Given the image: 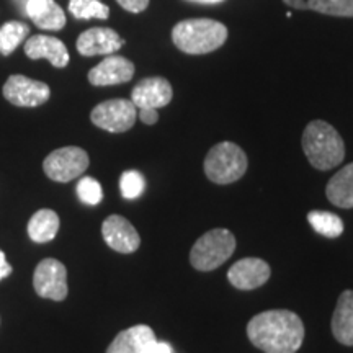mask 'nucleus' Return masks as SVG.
<instances>
[{
    "label": "nucleus",
    "instance_id": "obj_1",
    "mask_svg": "<svg viewBox=\"0 0 353 353\" xmlns=\"http://www.w3.org/2000/svg\"><path fill=\"white\" fill-rule=\"evenodd\" d=\"M247 337L265 353H296L304 341V324L296 312L272 309L249 321Z\"/></svg>",
    "mask_w": 353,
    "mask_h": 353
},
{
    "label": "nucleus",
    "instance_id": "obj_2",
    "mask_svg": "<svg viewBox=\"0 0 353 353\" xmlns=\"http://www.w3.org/2000/svg\"><path fill=\"white\" fill-rule=\"evenodd\" d=\"M303 151L317 170H330L341 165L345 159V144L334 126L314 120L303 132Z\"/></svg>",
    "mask_w": 353,
    "mask_h": 353
},
{
    "label": "nucleus",
    "instance_id": "obj_3",
    "mask_svg": "<svg viewBox=\"0 0 353 353\" xmlns=\"http://www.w3.org/2000/svg\"><path fill=\"white\" fill-rule=\"evenodd\" d=\"M172 39L187 54H208L226 43L228 28L221 21L210 19L183 20L174 26Z\"/></svg>",
    "mask_w": 353,
    "mask_h": 353
},
{
    "label": "nucleus",
    "instance_id": "obj_4",
    "mask_svg": "<svg viewBox=\"0 0 353 353\" xmlns=\"http://www.w3.org/2000/svg\"><path fill=\"white\" fill-rule=\"evenodd\" d=\"M236 250V237L224 228L211 229L203 234L192 247L190 263L200 272H211L219 268Z\"/></svg>",
    "mask_w": 353,
    "mask_h": 353
},
{
    "label": "nucleus",
    "instance_id": "obj_5",
    "mask_svg": "<svg viewBox=\"0 0 353 353\" xmlns=\"http://www.w3.org/2000/svg\"><path fill=\"white\" fill-rule=\"evenodd\" d=\"M247 170V156L237 144L219 143L205 159V174L216 185H229L242 179Z\"/></svg>",
    "mask_w": 353,
    "mask_h": 353
},
{
    "label": "nucleus",
    "instance_id": "obj_6",
    "mask_svg": "<svg viewBox=\"0 0 353 353\" xmlns=\"http://www.w3.org/2000/svg\"><path fill=\"white\" fill-rule=\"evenodd\" d=\"M88 154L77 145H65L56 149L44 159V174L51 180L61 183H68L70 180L81 176L88 169Z\"/></svg>",
    "mask_w": 353,
    "mask_h": 353
},
{
    "label": "nucleus",
    "instance_id": "obj_7",
    "mask_svg": "<svg viewBox=\"0 0 353 353\" xmlns=\"http://www.w3.org/2000/svg\"><path fill=\"white\" fill-rule=\"evenodd\" d=\"M136 118H138V108L131 100L125 99L101 101L90 113L92 123L108 132H125L131 130Z\"/></svg>",
    "mask_w": 353,
    "mask_h": 353
},
{
    "label": "nucleus",
    "instance_id": "obj_8",
    "mask_svg": "<svg viewBox=\"0 0 353 353\" xmlns=\"http://www.w3.org/2000/svg\"><path fill=\"white\" fill-rule=\"evenodd\" d=\"M33 286L39 298L64 301L69 293L65 265L56 259L41 260L34 268Z\"/></svg>",
    "mask_w": 353,
    "mask_h": 353
},
{
    "label": "nucleus",
    "instance_id": "obj_9",
    "mask_svg": "<svg viewBox=\"0 0 353 353\" xmlns=\"http://www.w3.org/2000/svg\"><path fill=\"white\" fill-rule=\"evenodd\" d=\"M2 92L7 101L21 108L39 107L46 103L51 97V88L48 87V83L33 81L20 74L8 77Z\"/></svg>",
    "mask_w": 353,
    "mask_h": 353
},
{
    "label": "nucleus",
    "instance_id": "obj_10",
    "mask_svg": "<svg viewBox=\"0 0 353 353\" xmlns=\"http://www.w3.org/2000/svg\"><path fill=\"white\" fill-rule=\"evenodd\" d=\"M101 236L110 249L120 254H132L139 249L141 237L134 226L120 214H112L101 224Z\"/></svg>",
    "mask_w": 353,
    "mask_h": 353
},
{
    "label": "nucleus",
    "instance_id": "obj_11",
    "mask_svg": "<svg viewBox=\"0 0 353 353\" xmlns=\"http://www.w3.org/2000/svg\"><path fill=\"white\" fill-rule=\"evenodd\" d=\"M270 265L262 259L247 257L236 262L229 268L228 280L234 288L249 291L260 288L270 278Z\"/></svg>",
    "mask_w": 353,
    "mask_h": 353
},
{
    "label": "nucleus",
    "instance_id": "obj_12",
    "mask_svg": "<svg viewBox=\"0 0 353 353\" xmlns=\"http://www.w3.org/2000/svg\"><path fill=\"white\" fill-rule=\"evenodd\" d=\"M134 76V64L123 56L110 54L88 72V82L95 87L118 85L130 82Z\"/></svg>",
    "mask_w": 353,
    "mask_h": 353
},
{
    "label": "nucleus",
    "instance_id": "obj_13",
    "mask_svg": "<svg viewBox=\"0 0 353 353\" xmlns=\"http://www.w3.org/2000/svg\"><path fill=\"white\" fill-rule=\"evenodd\" d=\"M125 44L120 34L112 28H90L85 30L81 37L77 38V51L82 56H110L113 52L120 51Z\"/></svg>",
    "mask_w": 353,
    "mask_h": 353
},
{
    "label": "nucleus",
    "instance_id": "obj_14",
    "mask_svg": "<svg viewBox=\"0 0 353 353\" xmlns=\"http://www.w3.org/2000/svg\"><path fill=\"white\" fill-rule=\"evenodd\" d=\"M172 85L164 77H148L138 82L131 92V101L136 108H162L170 103Z\"/></svg>",
    "mask_w": 353,
    "mask_h": 353
},
{
    "label": "nucleus",
    "instance_id": "obj_15",
    "mask_svg": "<svg viewBox=\"0 0 353 353\" xmlns=\"http://www.w3.org/2000/svg\"><path fill=\"white\" fill-rule=\"evenodd\" d=\"M25 54L30 59H48L57 69H63L69 64L70 57L65 44L54 37L34 34L25 41Z\"/></svg>",
    "mask_w": 353,
    "mask_h": 353
},
{
    "label": "nucleus",
    "instance_id": "obj_16",
    "mask_svg": "<svg viewBox=\"0 0 353 353\" xmlns=\"http://www.w3.org/2000/svg\"><path fill=\"white\" fill-rule=\"evenodd\" d=\"M156 341V334L149 325H132L114 337L107 353H149Z\"/></svg>",
    "mask_w": 353,
    "mask_h": 353
},
{
    "label": "nucleus",
    "instance_id": "obj_17",
    "mask_svg": "<svg viewBox=\"0 0 353 353\" xmlns=\"http://www.w3.org/2000/svg\"><path fill=\"white\" fill-rule=\"evenodd\" d=\"M25 17L38 28L48 32H59L65 26V13L54 0H30L26 3Z\"/></svg>",
    "mask_w": 353,
    "mask_h": 353
},
{
    "label": "nucleus",
    "instance_id": "obj_18",
    "mask_svg": "<svg viewBox=\"0 0 353 353\" xmlns=\"http://www.w3.org/2000/svg\"><path fill=\"white\" fill-rule=\"evenodd\" d=\"M332 334L342 345L353 347V290L342 291L332 314Z\"/></svg>",
    "mask_w": 353,
    "mask_h": 353
},
{
    "label": "nucleus",
    "instance_id": "obj_19",
    "mask_svg": "<svg viewBox=\"0 0 353 353\" xmlns=\"http://www.w3.org/2000/svg\"><path fill=\"white\" fill-rule=\"evenodd\" d=\"M325 195L339 208H353V162L339 170L325 187Z\"/></svg>",
    "mask_w": 353,
    "mask_h": 353
},
{
    "label": "nucleus",
    "instance_id": "obj_20",
    "mask_svg": "<svg viewBox=\"0 0 353 353\" xmlns=\"http://www.w3.org/2000/svg\"><path fill=\"white\" fill-rule=\"evenodd\" d=\"M59 231V216L52 210H39L28 223V236L37 244L50 242Z\"/></svg>",
    "mask_w": 353,
    "mask_h": 353
},
{
    "label": "nucleus",
    "instance_id": "obj_21",
    "mask_svg": "<svg viewBox=\"0 0 353 353\" xmlns=\"http://www.w3.org/2000/svg\"><path fill=\"white\" fill-rule=\"evenodd\" d=\"M30 28L21 21H7L0 26V52L10 56L21 43L28 38Z\"/></svg>",
    "mask_w": 353,
    "mask_h": 353
},
{
    "label": "nucleus",
    "instance_id": "obj_22",
    "mask_svg": "<svg viewBox=\"0 0 353 353\" xmlns=\"http://www.w3.org/2000/svg\"><path fill=\"white\" fill-rule=\"evenodd\" d=\"M307 221L317 234L329 239H335L343 232V221L329 211H311L307 214Z\"/></svg>",
    "mask_w": 353,
    "mask_h": 353
},
{
    "label": "nucleus",
    "instance_id": "obj_23",
    "mask_svg": "<svg viewBox=\"0 0 353 353\" xmlns=\"http://www.w3.org/2000/svg\"><path fill=\"white\" fill-rule=\"evenodd\" d=\"M69 12L77 20H107L110 8L101 0H69Z\"/></svg>",
    "mask_w": 353,
    "mask_h": 353
},
{
    "label": "nucleus",
    "instance_id": "obj_24",
    "mask_svg": "<svg viewBox=\"0 0 353 353\" xmlns=\"http://www.w3.org/2000/svg\"><path fill=\"white\" fill-rule=\"evenodd\" d=\"M307 8L322 15L353 17V0H306Z\"/></svg>",
    "mask_w": 353,
    "mask_h": 353
},
{
    "label": "nucleus",
    "instance_id": "obj_25",
    "mask_svg": "<svg viewBox=\"0 0 353 353\" xmlns=\"http://www.w3.org/2000/svg\"><path fill=\"white\" fill-rule=\"evenodd\" d=\"M120 190L125 200H136L144 193L145 179L138 170L123 172L120 179Z\"/></svg>",
    "mask_w": 353,
    "mask_h": 353
},
{
    "label": "nucleus",
    "instance_id": "obj_26",
    "mask_svg": "<svg viewBox=\"0 0 353 353\" xmlns=\"http://www.w3.org/2000/svg\"><path fill=\"white\" fill-rule=\"evenodd\" d=\"M77 195L82 203L95 206L103 200V190H101L99 180L92 179V176H82L77 183Z\"/></svg>",
    "mask_w": 353,
    "mask_h": 353
},
{
    "label": "nucleus",
    "instance_id": "obj_27",
    "mask_svg": "<svg viewBox=\"0 0 353 353\" xmlns=\"http://www.w3.org/2000/svg\"><path fill=\"white\" fill-rule=\"evenodd\" d=\"M118 6L125 8L126 12L131 13H141L144 12L149 6V0H117Z\"/></svg>",
    "mask_w": 353,
    "mask_h": 353
},
{
    "label": "nucleus",
    "instance_id": "obj_28",
    "mask_svg": "<svg viewBox=\"0 0 353 353\" xmlns=\"http://www.w3.org/2000/svg\"><path fill=\"white\" fill-rule=\"evenodd\" d=\"M138 117L141 118V121H143L144 125H149V126L156 125L159 120V113L156 108H139Z\"/></svg>",
    "mask_w": 353,
    "mask_h": 353
},
{
    "label": "nucleus",
    "instance_id": "obj_29",
    "mask_svg": "<svg viewBox=\"0 0 353 353\" xmlns=\"http://www.w3.org/2000/svg\"><path fill=\"white\" fill-rule=\"evenodd\" d=\"M10 273H12V265L7 262L6 254H3V250L0 249V281H2L3 278H7Z\"/></svg>",
    "mask_w": 353,
    "mask_h": 353
},
{
    "label": "nucleus",
    "instance_id": "obj_30",
    "mask_svg": "<svg viewBox=\"0 0 353 353\" xmlns=\"http://www.w3.org/2000/svg\"><path fill=\"white\" fill-rule=\"evenodd\" d=\"M149 353H174V348L170 347V343L156 341V343H154V345L151 347Z\"/></svg>",
    "mask_w": 353,
    "mask_h": 353
},
{
    "label": "nucleus",
    "instance_id": "obj_31",
    "mask_svg": "<svg viewBox=\"0 0 353 353\" xmlns=\"http://www.w3.org/2000/svg\"><path fill=\"white\" fill-rule=\"evenodd\" d=\"M286 6L291 8H298V10H306L307 2L306 0H283Z\"/></svg>",
    "mask_w": 353,
    "mask_h": 353
},
{
    "label": "nucleus",
    "instance_id": "obj_32",
    "mask_svg": "<svg viewBox=\"0 0 353 353\" xmlns=\"http://www.w3.org/2000/svg\"><path fill=\"white\" fill-rule=\"evenodd\" d=\"M13 3H15V7L19 8L21 15H25V8H26V3L30 2V0H12Z\"/></svg>",
    "mask_w": 353,
    "mask_h": 353
},
{
    "label": "nucleus",
    "instance_id": "obj_33",
    "mask_svg": "<svg viewBox=\"0 0 353 353\" xmlns=\"http://www.w3.org/2000/svg\"><path fill=\"white\" fill-rule=\"evenodd\" d=\"M188 2L201 3V6H214V3H221L224 2V0H188Z\"/></svg>",
    "mask_w": 353,
    "mask_h": 353
}]
</instances>
